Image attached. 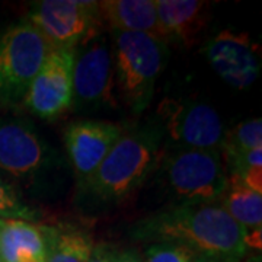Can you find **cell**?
Masks as SVG:
<instances>
[{"instance_id":"obj_1","label":"cell","mask_w":262,"mask_h":262,"mask_svg":"<svg viewBox=\"0 0 262 262\" xmlns=\"http://www.w3.org/2000/svg\"><path fill=\"white\" fill-rule=\"evenodd\" d=\"M130 233L136 241L184 245L195 253L236 262L248 251L246 230L220 203L172 204L136 222Z\"/></svg>"},{"instance_id":"obj_2","label":"cell","mask_w":262,"mask_h":262,"mask_svg":"<svg viewBox=\"0 0 262 262\" xmlns=\"http://www.w3.org/2000/svg\"><path fill=\"white\" fill-rule=\"evenodd\" d=\"M158 122L124 128L95 173L77 185V203L86 208L115 206L155 173L163 151Z\"/></svg>"},{"instance_id":"obj_3","label":"cell","mask_w":262,"mask_h":262,"mask_svg":"<svg viewBox=\"0 0 262 262\" xmlns=\"http://www.w3.org/2000/svg\"><path fill=\"white\" fill-rule=\"evenodd\" d=\"M153 175L175 204L220 203L227 189L222 150L169 146Z\"/></svg>"},{"instance_id":"obj_4","label":"cell","mask_w":262,"mask_h":262,"mask_svg":"<svg viewBox=\"0 0 262 262\" xmlns=\"http://www.w3.org/2000/svg\"><path fill=\"white\" fill-rule=\"evenodd\" d=\"M114 76L125 106L143 114L153 101L156 82L169 57V44L143 32L111 29Z\"/></svg>"},{"instance_id":"obj_5","label":"cell","mask_w":262,"mask_h":262,"mask_svg":"<svg viewBox=\"0 0 262 262\" xmlns=\"http://www.w3.org/2000/svg\"><path fill=\"white\" fill-rule=\"evenodd\" d=\"M42 34L27 19L19 20L0 37V103L24 105L34 77L51 53Z\"/></svg>"},{"instance_id":"obj_6","label":"cell","mask_w":262,"mask_h":262,"mask_svg":"<svg viewBox=\"0 0 262 262\" xmlns=\"http://www.w3.org/2000/svg\"><path fill=\"white\" fill-rule=\"evenodd\" d=\"M27 20L42 34L51 47L70 50L101 35L102 27L98 2L82 0L32 2Z\"/></svg>"},{"instance_id":"obj_7","label":"cell","mask_w":262,"mask_h":262,"mask_svg":"<svg viewBox=\"0 0 262 262\" xmlns=\"http://www.w3.org/2000/svg\"><path fill=\"white\" fill-rule=\"evenodd\" d=\"M160 130L170 147L222 150L226 127L213 106L189 99H163L158 106Z\"/></svg>"},{"instance_id":"obj_8","label":"cell","mask_w":262,"mask_h":262,"mask_svg":"<svg viewBox=\"0 0 262 262\" xmlns=\"http://www.w3.org/2000/svg\"><path fill=\"white\" fill-rule=\"evenodd\" d=\"M57 165V155L31 122L0 118V169L13 178L35 181Z\"/></svg>"},{"instance_id":"obj_9","label":"cell","mask_w":262,"mask_h":262,"mask_svg":"<svg viewBox=\"0 0 262 262\" xmlns=\"http://www.w3.org/2000/svg\"><path fill=\"white\" fill-rule=\"evenodd\" d=\"M73 106L77 110L115 108L113 54L102 35L76 48L73 64Z\"/></svg>"},{"instance_id":"obj_10","label":"cell","mask_w":262,"mask_h":262,"mask_svg":"<svg viewBox=\"0 0 262 262\" xmlns=\"http://www.w3.org/2000/svg\"><path fill=\"white\" fill-rule=\"evenodd\" d=\"M201 53L220 79L233 89H249L259 77L261 46L246 31L223 29L207 41Z\"/></svg>"},{"instance_id":"obj_11","label":"cell","mask_w":262,"mask_h":262,"mask_svg":"<svg viewBox=\"0 0 262 262\" xmlns=\"http://www.w3.org/2000/svg\"><path fill=\"white\" fill-rule=\"evenodd\" d=\"M76 50L53 48L34 77L24 105L34 115L54 120L73 108V64Z\"/></svg>"},{"instance_id":"obj_12","label":"cell","mask_w":262,"mask_h":262,"mask_svg":"<svg viewBox=\"0 0 262 262\" xmlns=\"http://www.w3.org/2000/svg\"><path fill=\"white\" fill-rule=\"evenodd\" d=\"M121 125L111 121L79 120L64 130V144L77 185L95 173L122 134Z\"/></svg>"},{"instance_id":"obj_13","label":"cell","mask_w":262,"mask_h":262,"mask_svg":"<svg viewBox=\"0 0 262 262\" xmlns=\"http://www.w3.org/2000/svg\"><path fill=\"white\" fill-rule=\"evenodd\" d=\"M166 42L192 47L210 22V3L201 0H155Z\"/></svg>"},{"instance_id":"obj_14","label":"cell","mask_w":262,"mask_h":262,"mask_svg":"<svg viewBox=\"0 0 262 262\" xmlns=\"http://www.w3.org/2000/svg\"><path fill=\"white\" fill-rule=\"evenodd\" d=\"M98 9L102 22L111 29L143 32L165 41L155 0H105L98 2Z\"/></svg>"},{"instance_id":"obj_15","label":"cell","mask_w":262,"mask_h":262,"mask_svg":"<svg viewBox=\"0 0 262 262\" xmlns=\"http://www.w3.org/2000/svg\"><path fill=\"white\" fill-rule=\"evenodd\" d=\"M0 262H46V244L39 226L0 219Z\"/></svg>"},{"instance_id":"obj_16","label":"cell","mask_w":262,"mask_h":262,"mask_svg":"<svg viewBox=\"0 0 262 262\" xmlns=\"http://www.w3.org/2000/svg\"><path fill=\"white\" fill-rule=\"evenodd\" d=\"M46 244V262H88L92 236L75 226H39Z\"/></svg>"},{"instance_id":"obj_17","label":"cell","mask_w":262,"mask_h":262,"mask_svg":"<svg viewBox=\"0 0 262 262\" xmlns=\"http://www.w3.org/2000/svg\"><path fill=\"white\" fill-rule=\"evenodd\" d=\"M220 204L246 232L262 226V194L246 187L237 177H227V189Z\"/></svg>"},{"instance_id":"obj_18","label":"cell","mask_w":262,"mask_h":262,"mask_svg":"<svg viewBox=\"0 0 262 262\" xmlns=\"http://www.w3.org/2000/svg\"><path fill=\"white\" fill-rule=\"evenodd\" d=\"M262 147V120L252 118L239 122L232 130H226L222 144L223 160L233 159L246 151Z\"/></svg>"},{"instance_id":"obj_19","label":"cell","mask_w":262,"mask_h":262,"mask_svg":"<svg viewBox=\"0 0 262 262\" xmlns=\"http://www.w3.org/2000/svg\"><path fill=\"white\" fill-rule=\"evenodd\" d=\"M0 219H15L37 225L41 214L38 210L25 204L15 188L0 178Z\"/></svg>"},{"instance_id":"obj_20","label":"cell","mask_w":262,"mask_h":262,"mask_svg":"<svg viewBox=\"0 0 262 262\" xmlns=\"http://www.w3.org/2000/svg\"><path fill=\"white\" fill-rule=\"evenodd\" d=\"M196 253L184 245L159 242L146 248L143 262H192Z\"/></svg>"},{"instance_id":"obj_21","label":"cell","mask_w":262,"mask_h":262,"mask_svg":"<svg viewBox=\"0 0 262 262\" xmlns=\"http://www.w3.org/2000/svg\"><path fill=\"white\" fill-rule=\"evenodd\" d=\"M117 251L106 244L95 245L88 262H114Z\"/></svg>"},{"instance_id":"obj_22","label":"cell","mask_w":262,"mask_h":262,"mask_svg":"<svg viewBox=\"0 0 262 262\" xmlns=\"http://www.w3.org/2000/svg\"><path fill=\"white\" fill-rule=\"evenodd\" d=\"M114 262H143L139 253L134 251H122V252L115 253Z\"/></svg>"},{"instance_id":"obj_23","label":"cell","mask_w":262,"mask_h":262,"mask_svg":"<svg viewBox=\"0 0 262 262\" xmlns=\"http://www.w3.org/2000/svg\"><path fill=\"white\" fill-rule=\"evenodd\" d=\"M192 262H236L232 259H226L220 256H213V255H206V253H196Z\"/></svg>"}]
</instances>
